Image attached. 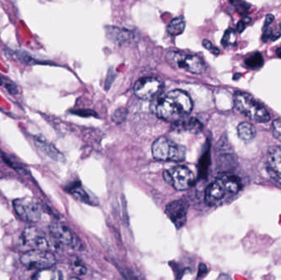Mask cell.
I'll list each match as a JSON object with an SVG mask.
<instances>
[{
  "mask_svg": "<svg viewBox=\"0 0 281 280\" xmlns=\"http://www.w3.org/2000/svg\"><path fill=\"white\" fill-rule=\"evenodd\" d=\"M151 107L157 117L175 123L190 114L193 103L188 93L174 90L157 98Z\"/></svg>",
  "mask_w": 281,
  "mask_h": 280,
  "instance_id": "obj_1",
  "label": "cell"
},
{
  "mask_svg": "<svg viewBox=\"0 0 281 280\" xmlns=\"http://www.w3.org/2000/svg\"><path fill=\"white\" fill-rule=\"evenodd\" d=\"M234 104L238 111L256 123H268L271 119L269 112L265 107L258 103L249 93L235 92Z\"/></svg>",
  "mask_w": 281,
  "mask_h": 280,
  "instance_id": "obj_2",
  "label": "cell"
},
{
  "mask_svg": "<svg viewBox=\"0 0 281 280\" xmlns=\"http://www.w3.org/2000/svg\"><path fill=\"white\" fill-rule=\"evenodd\" d=\"M151 151L153 157L160 161L181 162L186 157V148L167 137H160L154 141Z\"/></svg>",
  "mask_w": 281,
  "mask_h": 280,
  "instance_id": "obj_3",
  "label": "cell"
},
{
  "mask_svg": "<svg viewBox=\"0 0 281 280\" xmlns=\"http://www.w3.org/2000/svg\"><path fill=\"white\" fill-rule=\"evenodd\" d=\"M167 59L174 67L186 70L188 72L201 74L207 70V64L202 58L197 54H188L180 52H170Z\"/></svg>",
  "mask_w": 281,
  "mask_h": 280,
  "instance_id": "obj_4",
  "label": "cell"
},
{
  "mask_svg": "<svg viewBox=\"0 0 281 280\" xmlns=\"http://www.w3.org/2000/svg\"><path fill=\"white\" fill-rule=\"evenodd\" d=\"M163 177L166 183L178 191L189 189L195 183V176L193 172L184 166H175L165 170Z\"/></svg>",
  "mask_w": 281,
  "mask_h": 280,
  "instance_id": "obj_5",
  "label": "cell"
},
{
  "mask_svg": "<svg viewBox=\"0 0 281 280\" xmlns=\"http://www.w3.org/2000/svg\"><path fill=\"white\" fill-rule=\"evenodd\" d=\"M21 264L30 269L50 268L56 263L54 254L44 250L28 251L21 257Z\"/></svg>",
  "mask_w": 281,
  "mask_h": 280,
  "instance_id": "obj_6",
  "label": "cell"
},
{
  "mask_svg": "<svg viewBox=\"0 0 281 280\" xmlns=\"http://www.w3.org/2000/svg\"><path fill=\"white\" fill-rule=\"evenodd\" d=\"M164 88V83L161 79L147 76L140 78L135 83L134 93L142 100H151L156 97Z\"/></svg>",
  "mask_w": 281,
  "mask_h": 280,
  "instance_id": "obj_7",
  "label": "cell"
},
{
  "mask_svg": "<svg viewBox=\"0 0 281 280\" xmlns=\"http://www.w3.org/2000/svg\"><path fill=\"white\" fill-rule=\"evenodd\" d=\"M13 207L17 216L25 221L35 223L41 217V206L35 200L30 198L15 200Z\"/></svg>",
  "mask_w": 281,
  "mask_h": 280,
  "instance_id": "obj_8",
  "label": "cell"
},
{
  "mask_svg": "<svg viewBox=\"0 0 281 280\" xmlns=\"http://www.w3.org/2000/svg\"><path fill=\"white\" fill-rule=\"evenodd\" d=\"M20 240L21 245L28 251H46L49 248V242L43 233L36 228L28 227L24 229Z\"/></svg>",
  "mask_w": 281,
  "mask_h": 280,
  "instance_id": "obj_9",
  "label": "cell"
},
{
  "mask_svg": "<svg viewBox=\"0 0 281 280\" xmlns=\"http://www.w3.org/2000/svg\"><path fill=\"white\" fill-rule=\"evenodd\" d=\"M165 213L177 229H181L187 222L188 205L183 201H174L166 206Z\"/></svg>",
  "mask_w": 281,
  "mask_h": 280,
  "instance_id": "obj_10",
  "label": "cell"
},
{
  "mask_svg": "<svg viewBox=\"0 0 281 280\" xmlns=\"http://www.w3.org/2000/svg\"><path fill=\"white\" fill-rule=\"evenodd\" d=\"M49 230L54 239L64 245L72 247L75 246V248H77L79 244V241L76 239L74 234H72V232L65 225L59 223H54L50 225Z\"/></svg>",
  "mask_w": 281,
  "mask_h": 280,
  "instance_id": "obj_11",
  "label": "cell"
},
{
  "mask_svg": "<svg viewBox=\"0 0 281 280\" xmlns=\"http://www.w3.org/2000/svg\"><path fill=\"white\" fill-rule=\"evenodd\" d=\"M268 172L281 185V146L272 148L268 153Z\"/></svg>",
  "mask_w": 281,
  "mask_h": 280,
  "instance_id": "obj_12",
  "label": "cell"
},
{
  "mask_svg": "<svg viewBox=\"0 0 281 280\" xmlns=\"http://www.w3.org/2000/svg\"><path fill=\"white\" fill-rule=\"evenodd\" d=\"M34 142L40 151L48 155L49 158H51L55 161H63L64 160V156L63 154L56 148L53 144L49 143L44 137H42L40 135H36L34 136Z\"/></svg>",
  "mask_w": 281,
  "mask_h": 280,
  "instance_id": "obj_13",
  "label": "cell"
},
{
  "mask_svg": "<svg viewBox=\"0 0 281 280\" xmlns=\"http://www.w3.org/2000/svg\"><path fill=\"white\" fill-rule=\"evenodd\" d=\"M226 190L223 183L219 178L207 187L205 194V201L210 206L215 205L223 199L226 196Z\"/></svg>",
  "mask_w": 281,
  "mask_h": 280,
  "instance_id": "obj_14",
  "label": "cell"
},
{
  "mask_svg": "<svg viewBox=\"0 0 281 280\" xmlns=\"http://www.w3.org/2000/svg\"><path fill=\"white\" fill-rule=\"evenodd\" d=\"M174 129L178 131H185V132L198 133L202 129V124L200 121L196 118H188V119H181L174 123Z\"/></svg>",
  "mask_w": 281,
  "mask_h": 280,
  "instance_id": "obj_15",
  "label": "cell"
},
{
  "mask_svg": "<svg viewBox=\"0 0 281 280\" xmlns=\"http://www.w3.org/2000/svg\"><path fill=\"white\" fill-rule=\"evenodd\" d=\"M218 178L223 183L226 192H229L230 194H236L241 189V180L239 177L233 174H224Z\"/></svg>",
  "mask_w": 281,
  "mask_h": 280,
  "instance_id": "obj_16",
  "label": "cell"
},
{
  "mask_svg": "<svg viewBox=\"0 0 281 280\" xmlns=\"http://www.w3.org/2000/svg\"><path fill=\"white\" fill-rule=\"evenodd\" d=\"M31 280H63V275L58 269H43L35 273Z\"/></svg>",
  "mask_w": 281,
  "mask_h": 280,
  "instance_id": "obj_17",
  "label": "cell"
},
{
  "mask_svg": "<svg viewBox=\"0 0 281 280\" xmlns=\"http://www.w3.org/2000/svg\"><path fill=\"white\" fill-rule=\"evenodd\" d=\"M238 135L240 139L245 142H249L254 139L256 136V130L252 124L244 122L238 126Z\"/></svg>",
  "mask_w": 281,
  "mask_h": 280,
  "instance_id": "obj_18",
  "label": "cell"
},
{
  "mask_svg": "<svg viewBox=\"0 0 281 280\" xmlns=\"http://www.w3.org/2000/svg\"><path fill=\"white\" fill-rule=\"evenodd\" d=\"M185 29V21L183 17H176L170 21L167 26V31L170 35H178L183 33Z\"/></svg>",
  "mask_w": 281,
  "mask_h": 280,
  "instance_id": "obj_19",
  "label": "cell"
},
{
  "mask_svg": "<svg viewBox=\"0 0 281 280\" xmlns=\"http://www.w3.org/2000/svg\"><path fill=\"white\" fill-rule=\"evenodd\" d=\"M70 192L72 196L83 203L90 204V197L85 191L78 186H74L70 189Z\"/></svg>",
  "mask_w": 281,
  "mask_h": 280,
  "instance_id": "obj_20",
  "label": "cell"
},
{
  "mask_svg": "<svg viewBox=\"0 0 281 280\" xmlns=\"http://www.w3.org/2000/svg\"><path fill=\"white\" fill-rule=\"evenodd\" d=\"M245 63L248 67L253 68V69L261 67L263 65V55L259 52H257V53L253 54L251 57L247 58Z\"/></svg>",
  "mask_w": 281,
  "mask_h": 280,
  "instance_id": "obj_21",
  "label": "cell"
},
{
  "mask_svg": "<svg viewBox=\"0 0 281 280\" xmlns=\"http://www.w3.org/2000/svg\"><path fill=\"white\" fill-rule=\"evenodd\" d=\"M71 268L77 276H83L86 273V267L83 262L77 257H73L71 262Z\"/></svg>",
  "mask_w": 281,
  "mask_h": 280,
  "instance_id": "obj_22",
  "label": "cell"
},
{
  "mask_svg": "<svg viewBox=\"0 0 281 280\" xmlns=\"http://www.w3.org/2000/svg\"><path fill=\"white\" fill-rule=\"evenodd\" d=\"M0 156H1L2 160H3V162H4L6 165L11 167L12 169H15V170L19 172V173L26 175V169H24L23 167H21V165H16V163L14 162L13 160H12L7 154H5V153L2 152V151H0Z\"/></svg>",
  "mask_w": 281,
  "mask_h": 280,
  "instance_id": "obj_23",
  "label": "cell"
},
{
  "mask_svg": "<svg viewBox=\"0 0 281 280\" xmlns=\"http://www.w3.org/2000/svg\"><path fill=\"white\" fill-rule=\"evenodd\" d=\"M16 54L19 59L26 64L32 65L39 63L35 58H33L32 56L25 51H16Z\"/></svg>",
  "mask_w": 281,
  "mask_h": 280,
  "instance_id": "obj_24",
  "label": "cell"
},
{
  "mask_svg": "<svg viewBox=\"0 0 281 280\" xmlns=\"http://www.w3.org/2000/svg\"><path fill=\"white\" fill-rule=\"evenodd\" d=\"M235 39V31L233 29H228L226 30L223 38H222V44L225 46H228L229 44L234 43Z\"/></svg>",
  "mask_w": 281,
  "mask_h": 280,
  "instance_id": "obj_25",
  "label": "cell"
},
{
  "mask_svg": "<svg viewBox=\"0 0 281 280\" xmlns=\"http://www.w3.org/2000/svg\"><path fill=\"white\" fill-rule=\"evenodd\" d=\"M272 132L274 137L281 141V118H277L272 123Z\"/></svg>",
  "mask_w": 281,
  "mask_h": 280,
  "instance_id": "obj_26",
  "label": "cell"
},
{
  "mask_svg": "<svg viewBox=\"0 0 281 280\" xmlns=\"http://www.w3.org/2000/svg\"><path fill=\"white\" fill-rule=\"evenodd\" d=\"M202 44H203V46L206 48V49H208V50L211 52V53H213V54H219V53H221V51L218 48H216V46H214L213 44H212V42L209 41L208 39H204L203 42H202Z\"/></svg>",
  "mask_w": 281,
  "mask_h": 280,
  "instance_id": "obj_27",
  "label": "cell"
},
{
  "mask_svg": "<svg viewBox=\"0 0 281 280\" xmlns=\"http://www.w3.org/2000/svg\"><path fill=\"white\" fill-rule=\"evenodd\" d=\"M233 3H235V4H236L238 12H240V14H247L248 13V12H249L250 5L248 4L247 2H233Z\"/></svg>",
  "mask_w": 281,
  "mask_h": 280,
  "instance_id": "obj_28",
  "label": "cell"
},
{
  "mask_svg": "<svg viewBox=\"0 0 281 280\" xmlns=\"http://www.w3.org/2000/svg\"><path fill=\"white\" fill-rule=\"evenodd\" d=\"M5 87L7 89V91H8L10 94H12V95H16V94H18V88H17L15 85L6 83L5 84Z\"/></svg>",
  "mask_w": 281,
  "mask_h": 280,
  "instance_id": "obj_29",
  "label": "cell"
},
{
  "mask_svg": "<svg viewBox=\"0 0 281 280\" xmlns=\"http://www.w3.org/2000/svg\"><path fill=\"white\" fill-rule=\"evenodd\" d=\"M274 16L272 15V14L268 15L267 17H266L265 24H264V29H268V28L269 27V25L273 22V21H274Z\"/></svg>",
  "mask_w": 281,
  "mask_h": 280,
  "instance_id": "obj_30",
  "label": "cell"
},
{
  "mask_svg": "<svg viewBox=\"0 0 281 280\" xmlns=\"http://www.w3.org/2000/svg\"><path fill=\"white\" fill-rule=\"evenodd\" d=\"M245 26H246V24L244 23V21L241 20L237 25L238 31H239V32H242V31L245 29Z\"/></svg>",
  "mask_w": 281,
  "mask_h": 280,
  "instance_id": "obj_31",
  "label": "cell"
},
{
  "mask_svg": "<svg viewBox=\"0 0 281 280\" xmlns=\"http://www.w3.org/2000/svg\"><path fill=\"white\" fill-rule=\"evenodd\" d=\"M207 272V267L205 265H201L200 267H199V275L202 276V275H205Z\"/></svg>",
  "mask_w": 281,
  "mask_h": 280,
  "instance_id": "obj_32",
  "label": "cell"
},
{
  "mask_svg": "<svg viewBox=\"0 0 281 280\" xmlns=\"http://www.w3.org/2000/svg\"><path fill=\"white\" fill-rule=\"evenodd\" d=\"M217 280H232V279L230 278V276H228L227 275H221L219 276Z\"/></svg>",
  "mask_w": 281,
  "mask_h": 280,
  "instance_id": "obj_33",
  "label": "cell"
},
{
  "mask_svg": "<svg viewBox=\"0 0 281 280\" xmlns=\"http://www.w3.org/2000/svg\"><path fill=\"white\" fill-rule=\"evenodd\" d=\"M242 21H244V23L249 24L251 22V18L249 16H244V18L242 19Z\"/></svg>",
  "mask_w": 281,
  "mask_h": 280,
  "instance_id": "obj_34",
  "label": "cell"
},
{
  "mask_svg": "<svg viewBox=\"0 0 281 280\" xmlns=\"http://www.w3.org/2000/svg\"><path fill=\"white\" fill-rule=\"evenodd\" d=\"M277 54L279 58H281V48L277 49Z\"/></svg>",
  "mask_w": 281,
  "mask_h": 280,
  "instance_id": "obj_35",
  "label": "cell"
},
{
  "mask_svg": "<svg viewBox=\"0 0 281 280\" xmlns=\"http://www.w3.org/2000/svg\"><path fill=\"white\" fill-rule=\"evenodd\" d=\"M2 83H3V82H2V79L0 78V86H1V85H2Z\"/></svg>",
  "mask_w": 281,
  "mask_h": 280,
  "instance_id": "obj_36",
  "label": "cell"
},
{
  "mask_svg": "<svg viewBox=\"0 0 281 280\" xmlns=\"http://www.w3.org/2000/svg\"><path fill=\"white\" fill-rule=\"evenodd\" d=\"M69 280H78V279L77 278H72V279H70Z\"/></svg>",
  "mask_w": 281,
  "mask_h": 280,
  "instance_id": "obj_37",
  "label": "cell"
}]
</instances>
